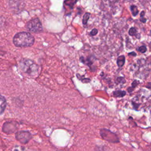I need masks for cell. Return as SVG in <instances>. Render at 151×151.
Masks as SVG:
<instances>
[{
  "instance_id": "6da1fadb",
  "label": "cell",
  "mask_w": 151,
  "mask_h": 151,
  "mask_svg": "<svg viewBox=\"0 0 151 151\" xmlns=\"http://www.w3.org/2000/svg\"><path fill=\"white\" fill-rule=\"evenodd\" d=\"M35 41L34 37L29 32H20L13 38L14 45L19 47H28L32 46Z\"/></svg>"
},
{
  "instance_id": "7a4b0ae2",
  "label": "cell",
  "mask_w": 151,
  "mask_h": 151,
  "mask_svg": "<svg viewBox=\"0 0 151 151\" xmlns=\"http://www.w3.org/2000/svg\"><path fill=\"white\" fill-rule=\"evenodd\" d=\"M19 67L24 73L30 76H35L38 74V65L29 59H22L21 60Z\"/></svg>"
},
{
  "instance_id": "3957f363",
  "label": "cell",
  "mask_w": 151,
  "mask_h": 151,
  "mask_svg": "<svg viewBox=\"0 0 151 151\" xmlns=\"http://www.w3.org/2000/svg\"><path fill=\"white\" fill-rule=\"evenodd\" d=\"M27 29L30 32L38 33L42 31V25L40 20L36 18L29 21L26 25Z\"/></svg>"
},
{
  "instance_id": "277c9868",
  "label": "cell",
  "mask_w": 151,
  "mask_h": 151,
  "mask_svg": "<svg viewBox=\"0 0 151 151\" xmlns=\"http://www.w3.org/2000/svg\"><path fill=\"white\" fill-rule=\"evenodd\" d=\"M100 135L101 137L110 143H118L119 142V137L117 136L113 132H111L110 130L106 129H101L100 131Z\"/></svg>"
},
{
  "instance_id": "5b68a950",
  "label": "cell",
  "mask_w": 151,
  "mask_h": 151,
  "mask_svg": "<svg viewBox=\"0 0 151 151\" xmlns=\"http://www.w3.org/2000/svg\"><path fill=\"white\" fill-rule=\"evenodd\" d=\"M15 137L21 143L26 144L32 138V135L28 131H19L15 134Z\"/></svg>"
},
{
  "instance_id": "8992f818",
  "label": "cell",
  "mask_w": 151,
  "mask_h": 151,
  "mask_svg": "<svg viewBox=\"0 0 151 151\" xmlns=\"http://www.w3.org/2000/svg\"><path fill=\"white\" fill-rule=\"evenodd\" d=\"M18 129V124L16 122H5L2 127V130L4 132L10 134L14 133Z\"/></svg>"
},
{
  "instance_id": "52a82bcc",
  "label": "cell",
  "mask_w": 151,
  "mask_h": 151,
  "mask_svg": "<svg viewBox=\"0 0 151 151\" xmlns=\"http://www.w3.org/2000/svg\"><path fill=\"white\" fill-rule=\"evenodd\" d=\"M6 106V101L5 97L0 95V114L3 113Z\"/></svg>"
},
{
  "instance_id": "ba28073f",
  "label": "cell",
  "mask_w": 151,
  "mask_h": 151,
  "mask_svg": "<svg viewBox=\"0 0 151 151\" xmlns=\"http://www.w3.org/2000/svg\"><path fill=\"white\" fill-rule=\"evenodd\" d=\"M125 63V57L124 55H120L118 57L117 59V65L119 67H122L123 66Z\"/></svg>"
},
{
  "instance_id": "9c48e42d",
  "label": "cell",
  "mask_w": 151,
  "mask_h": 151,
  "mask_svg": "<svg viewBox=\"0 0 151 151\" xmlns=\"http://www.w3.org/2000/svg\"><path fill=\"white\" fill-rule=\"evenodd\" d=\"M126 93L125 91L123 90H116L113 91V96L116 97H122L126 95Z\"/></svg>"
},
{
  "instance_id": "30bf717a",
  "label": "cell",
  "mask_w": 151,
  "mask_h": 151,
  "mask_svg": "<svg viewBox=\"0 0 151 151\" xmlns=\"http://www.w3.org/2000/svg\"><path fill=\"white\" fill-rule=\"evenodd\" d=\"M90 14L88 13V12H86L84 16H83V24L84 25H86L87 22H88V20L90 18Z\"/></svg>"
},
{
  "instance_id": "8fae6325",
  "label": "cell",
  "mask_w": 151,
  "mask_h": 151,
  "mask_svg": "<svg viewBox=\"0 0 151 151\" xmlns=\"http://www.w3.org/2000/svg\"><path fill=\"white\" fill-rule=\"evenodd\" d=\"M77 2L76 1H66L64 2V4L66 6H69L71 9L73 8L74 5Z\"/></svg>"
},
{
  "instance_id": "7c38bea8",
  "label": "cell",
  "mask_w": 151,
  "mask_h": 151,
  "mask_svg": "<svg viewBox=\"0 0 151 151\" xmlns=\"http://www.w3.org/2000/svg\"><path fill=\"white\" fill-rule=\"evenodd\" d=\"M139 84V81L136 80H134V81H133V83H132V87H129V88H128L129 92H131L132 91H133V89H134Z\"/></svg>"
},
{
  "instance_id": "4fadbf2b",
  "label": "cell",
  "mask_w": 151,
  "mask_h": 151,
  "mask_svg": "<svg viewBox=\"0 0 151 151\" xmlns=\"http://www.w3.org/2000/svg\"><path fill=\"white\" fill-rule=\"evenodd\" d=\"M130 9H131V11L132 13V15L133 16H136L139 12V11L137 9V8L136 5H132L130 6Z\"/></svg>"
},
{
  "instance_id": "5bb4252c",
  "label": "cell",
  "mask_w": 151,
  "mask_h": 151,
  "mask_svg": "<svg viewBox=\"0 0 151 151\" xmlns=\"http://www.w3.org/2000/svg\"><path fill=\"white\" fill-rule=\"evenodd\" d=\"M129 34L131 36H137V30L134 27H132L129 31Z\"/></svg>"
},
{
  "instance_id": "9a60e30c",
  "label": "cell",
  "mask_w": 151,
  "mask_h": 151,
  "mask_svg": "<svg viewBox=\"0 0 151 151\" xmlns=\"http://www.w3.org/2000/svg\"><path fill=\"white\" fill-rule=\"evenodd\" d=\"M94 151H109V150L105 146H97L95 148Z\"/></svg>"
},
{
  "instance_id": "2e32d148",
  "label": "cell",
  "mask_w": 151,
  "mask_h": 151,
  "mask_svg": "<svg viewBox=\"0 0 151 151\" xmlns=\"http://www.w3.org/2000/svg\"><path fill=\"white\" fill-rule=\"evenodd\" d=\"M137 50H138L139 52H142V53H144V52H145L146 51L147 48H146V47L145 45H142V46H140V47L137 48Z\"/></svg>"
},
{
  "instance_id": "e0dca14e",
  "label": "cell",
  "mask_w": 151,
  "mask_h": 151,
  "mask_svg": "<svg viewBox=\"0 0 151 151\" xmlns=\"http://www.w3.org/2000/svg\"><path fill=\"white\" fill-rule=\"evenodd\" d=\"M116 82L118 83H120V84H123L126 82L124 77H119L117 80H116Z\"/></svg>"
},
{
  "instance_id": "ac0fdd59",
  "label": "cell",
  "mask_w": 151,
  "mask_h": 151,
  "mask_svg": "<svg viewBox=\"0 0 151 151\" xmlns=\"http://www.w3.org/2000/svg\"><path fill=\"white\" fill-rule=\"evenodd\" d=\"M97 33H98V30H97V29H96V28H94V29H93L91 31V32H90V34L91 35L94 36V35H96Z\"/></svg>"
},
{
  "instance_id": "d6986e66",
  "label": "cell",
  "mask_w": 151,
  "mask_h": 151,
  "mask_svg": "<svg viewBox=\"0 0 151 151\" xmlns=\"http://www.w3.org/2000/svg\"><path fill=\"white\" fill-rule=\"evenodd\" d=\"M140 21L142 22H146V18H143V17H142V18H141V19H140Z\"/></svg>"
},
{
  "instance_id": "ffe728a7",
  "label": "cell",
  "mask_w": 151,
  "mask_h": 151,
  "mask_svg": "<svg viewBox=\"0 0 151 151\" xmlns=\"http://www.w3.org/2000/svg\"><path fill=\"white\" fill-rule=\"evenodd\" d=\"M130 55L136 56V54L134 52H130V53H129V55Z\"/></svg>"
},
{
  "instance_id": "44dd1931",
  "label": "cell",
  "mask_w": 151,
  "mask_h": 151,
  "mask_svg": "<svg viewBox=\"0 0 151 151\" xmlns=\"http://www.w3.org/2000/svg\"><path fill=\"white\" fill-rule=\"evenodd\" d=\"M144 15H145V12H144V11H142V12H141V14H140V17H143L144 16Z\"/></svg>"
}]
</instances>
